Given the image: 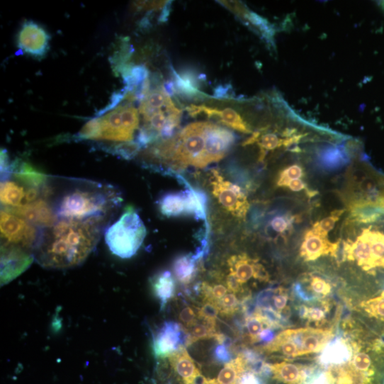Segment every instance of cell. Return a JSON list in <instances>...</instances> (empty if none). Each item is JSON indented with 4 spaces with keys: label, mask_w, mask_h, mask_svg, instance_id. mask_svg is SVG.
Here are the masks:
<instances>
[{
    "label": "cell",
    "mask_w": 384,
    "mask_h": 384,
    "mask_svg": "<svg viewBox=\"0 0 384 384\" xmlns=\"http://www.w3.org/2000/svg\"><path fill=\"white\" fill-rule=\"evenodd\" d=\"M297 295L305 301H315L324 298L332 290V287L324 278L311 276L302 283L295 285Z\"/></svg>",
    "instance_id": "20"
},
{
    "label": "cell",
    "mask_w": 384,
    "mask_h": 384,
    "mask_svg": "<svg viewBox=\"0 0 384 384\" xmlns=\"http://www.w3.org/2000/svg\"><path fill=\"white\" fill-rule=\"evenodd\" d=\"M227 286L230 291L237 293L242 290V286L238 282V281L230 273L227 278Z\"/></svg>",
    "instance_id": "40"
},
{
    "label": "cell",
    "mask_w": 384,
    "mask_h": 384,
    "mask_svg": "<svg viewBox=\"0 0 384 384\" xmlns=\"http://www.w3.org/2000/svg\"><path fill=\"white\" fill-rule=\"evenodd\" d=\"M28 189L17 181H2L1 203L4 208H16L26 205Z\"/></svg>",
    "instance_id": "23"
},
{
    "label": "cell",
    "mask_w": 384,
    "mask_h": 384,
    "mask_svg": "<svg viewBox=\"0 0 384 384\" xmlns=\"http://www.w3.org/2000/svg\"><path fill=\"white\" fill-rule=\"evenodd\" d=\"M191 115L205 113L210 118H218L219 121L227 126L244 133H251L252 130L242 116L234 109L226 108L223 111L208 108L205 106H191L187 108Z\"/></svg>",
    "instance_id": "19"
},
{
    "label": "cell",
    "mask_w": 384,
    "mask_h": 384,
    "mask_svg": "<svg viewBox=\"0 0 384 384\" xmlns=\"http://www.w3.org/2000/svg\"><path fill=\"white\" fill-rule=\"evenodd\" d=\"M152 288L162 308H164L175 293V283L171 273L165 271L157 274L153 278Z\"/></svg>",
    "instance_id": "26"
},
{
    "label": "cell",
    "mask_w": 384,
    "mask_h": 384,
    "mask_svg": "<svg viewBox=\"0 0 384 384\" xmlns=\"http://www.w3.org/2000/svg\"><path fill=\"white\" fill-rule=\"evenodd\" d=\"M361 307L370 317L384 322V291L379 295L363 302Z\"/></svg>",
    "instance_id": "29"
},
{
    "label": "cell",
    "mask_w": 384,
    "mask_h": 384,
    "mask_svg": "<svg viewBox=\"0 0 384 384\" xmlns=\"http://www.w3.org/2000/svg\"><path fill=\"white\" fill-rule=\"evenodd\" d=\"M2 245L34 249L39 233L34 225L5 210L1 212Z\"/></svg>",
    "instance_id": "7"
},
{
    "label": "cell",
    "mask_w": 384,
    "mask_h": 384,
    "mask_svg": "<svg viewBox=\"0 0 384 384\" xmlns=\"http://www.w3.org/2000/svg\"><path fill=\"white\" fill-rule=\"evenodd\" d=\"M382 7L384 9V1L382 2V4H381Z\"/></svg>",
    "instance_id": "44"
},
{
    "label": "cell",
    "mask_w": 384,
    "mask_h": 384,
    "mask_svg": "<svg viewBox=\"0 0 384 384\" xmlns=\"http://www.w3.org/2000/svg\"><path fill=\"white\" fill-rule=\"evenodd\" d=\"M275 333L271 328L264 329L259 335V341L271 342L275 338Z\"/></svg>",
    "instance_id": "43"
},
{
    "label": "cell",
    "mask_w": 384,
    "mask_h": 384,
    "mask_svg": "<svg viewBox=\"0 0 384 384\" xmlns=\"http://www.w3.org/2000/svg\"><path fill=\"white\" fill-rule=\"evenodd\" d=\"M329 312V305L326 303L320 305H305L301 307L300 313L303 319L316 324H323Z\"/></svg>",
    "instance_id": "28"
},
{
    "label": "cell",
    "mask_w": 384,
    "mask_h": 384,
    "mask_svg": "<svg viewBox=\"0 0 384 384\" xmlns=\"http://www.w3.org/2000/svg\"><path fill=\"white\" fill-rule=\"evenodd\" d=\"M292 220L287 216L277 215L273 218L269 223V227L274 233L283 235L290 230Z\"/></svg>",
    "instance_id": "37"
},
{
    "label": "cell",
    "mask_w": 384,
    "mask_h": 384,
    "mask_svg": "<svg viewBox=\"0 0 384 384\" xmlns=\"http://www.w3.org/2000/svg\"><path fill=\"white\" fill-rule=\"evenodd\" d=\"M4 210L26 220L35 226L44 228L52 226L57 221L51 203L43 198L22 207L4 208Z\"/></svg>",
    "instance_id": "12"
},
{
    "label": "cell",
    "mask_w": 384,
    "mask_h": 384,
    "mask_svg": "<svg viewBox=\"0 0 384 384\" xmlns=\"http://www.w3.org/2000/svg\"><path fill=\"white\" fill-rule=\"evenodd\" d=\"M140 149V146L136 142L131 141L116 145L109 148V150L116 155L130 159L133 158Z\"/></svg>",
    "instance_id": "33"
},
{
    "label": "cell",
    "mask_w": 384,
    "mask_h": 384,
    "mask_svg": "<svg viewBox=\"0 0 384 384\" xmlns=\"http://www.w3.org/2000/svg\"><path fill=\"white\" fill-rule=\"evenodd\" d=\"M346 258L365 272L375 275L384 270V228L373 225L362 230L356 240L344 247Z\"/></svg>",
    "instance_id": "5"
},
{
    "label": "cell",
    "mask_w": 384,
    "mask_h": 384,
    "mask_svg": "<svg viewBox=\"0 0 384 384\" xmlns=\"http://www.w3.org/2000/svg\"><path fill=\"white\" fill-rule=\"evenodd\" d=\"M33 256L21 247L2 245V278L9 281L23 272L32 263Z\"/></svg>",
    "instance_id": "16"
},
{
    "label": "cell",
    "mask_w": 384,
    "mask_h": 384,
    "mask_svg": "<svg viewBox=\"0 0 384 384\" xmlns=\"http://www.w3.org/2000/svg\"><path fill=\"white\" fill-rule=\"evenodd\" d=\"M317 159L320 164L328 169H335L349 161L346 150L341 146L327 145L318 149Z\"/></svg>",
    "instance_id": "25"
},
{
    "label": "cell",
    "mask_w": 384,
    "mask_h": 384,
    "mask_svg": "<svg viewBox=\"0 0 384 384\" xmlns=\"http://www.w3.org/2000/svg\"><path fill=\"white\" fill-rule=\"evenodd\" d=\"M179 320L188 329L199 320L198 310L196 312L191 307H185L179 313Z\"/></svg>",
    "instance_id": "38"
},
{
    "label": "cell",
    "mask_w": 384,
    "mask_h": 384,
    "mask_svg": "<svg viewBox=\"0 0 384 384\" xmlns=\"http://www.w3.org/2000/svg\"><path fill=\"white\" fill-rule=\"evenodd\" d=\"M188 330L181 324L167 321L160 327L153 339V351L157 358H168L181 347L186 346Z\"/></svg>",
    "instance_id": "8"
},
{
    "label": "cell",
    "mask_w": 384,
    "mask_h": 384,
    "mask_svg": "<svg viewBox=\"0 0 384 384\" xmlns=\"http://www.w3.org/2000/svg\"><path fill=\"white\" fill-rule=\"evenodd\" d=\"M199 260L196 254L181 255L176 257L173 263V271L176 280L184 285L193 281L198 273Z\"/></svg>",
    "instance_id": "24"
},
{
    "label": "cell",
    "mask_w": 384,
    "mask_h": 384,
    "mask_svg": "<svg viewBox=\"0 0 384 384\" xmlns=\"http://www.w3.org/2000/svg\"><path fill=\"white\" fill-rule=\"evenodd\" d=\"M50 40L49 34L43 27L29 21L23 25L18 43L20 50L27 55L43 57L49 50Z\"/></svg>",
    "instance_id": "9"
},
{
    "label": "cell",
    "mask_w": 384,
    "mask_h": 384,
    "mask_svg": "<svg viewBox=\"0 0 384 384\" xmlns=\"http://www.w3.org/2000/svg\"><path fill=\"white\" fill-rule=\"evenodd\" d=\"M199 320L188 328L186 346L202 339L215 338L218 333L215 325L203 320L199 322Z\"/></svg>",
    "instance_id": "27"
},
{
    "label": "cell",
    "mask_w": 384,
    "mask_h": 384,
    "mask_svg": "<svg viewBox=\"0 0 384 384\" xmlns=\"http://www.w3.org/2000/svg\"><path fill=\"white\" fill-rule=\"evenodd\" d=\"M334 339L330 329L304 327L280 332L261 350L267 354L294 358L320 353Z\"/></svg>",
    "instance_id": "3"
},
{
    "label": "cell",
    "mask_w": 384,
    "mask_h": 384,
    "mask_svg": "<svg viewBox=\"0 0 384 384\" xmlns=\"http://www.w3.org/2000/svg\"><path fill=\"white\" fill-rule=\"evenodd\" d=\"M211 184L215 197L227 211L238 218L247 216L249 204L239 185L227 180L216 169L212 170Z\"/></svg>",
    "instance_id": "6"
},
{
    "label": "cell",
    "mask_w": 384,
    "mask_h": 384,
    "mask_svg": "<svg viewBox=\"0 0 384 384\" xmlns=\"http://www.w3.org/2000/svg\"><path fill=\"white\" fill-rule=\"evenodd\" d=\"M170 366L182 384H208L209 378L203 375L196 361L181 347L168 356Z\"/></svg>",
    "instance_id": "11"
},
{
    "label": "cell",
    "mask_w": 384,
    "mask_h": 384,
    "mask_svg": "<svg viewBox=\"0 0 384 384\" xmlns=\"http://www.w3.org/2000/svg\"><path fill=\"white\" fill-rule=\"evenodd\" d=\"M246 326L252 342L259 341L260 334L264 329L270 328L264 319L256 312L247 317Z\"/></svg>",
    "instance_id": "30"
},
{
    "label": "cell",
    "mask_w": 384,
    "mask_h": 384,
    "mask_svg": "<svg viewBox=\"0 0 384 384\" xmlns=\"http://www.w3.org/2000/svg\"><path fill=\"white\" fill-rule=\"evenodd\" d=\"M339 249V242L332 244L328 240L327 236L312 230L305 236L300 248V255L305 261H312L325 255L336 256Z\"/></svg>",
    "instance_id": "17"
},
{
    "label": "cell",
    "mask_w": 384,
    "mask_h": 384,
    "mask_svg": "<svg viewBox=\"0 0 384 384\" xmlns=\"http://www.w3.org/2000/svg\"><path fill=\"white\" fill-rule=\"evenodd\" d=\"M102 225L69 220L57 221L40 232L34 257L48 269H69L82 264L94 250Z\"/></svg>",
    "instance_id": "1"
},
{
    "label": "cell",
    "mask_w": 384,
    "mask_h": 384,
    "mask_svg": "<svg viewBox=\"0 0 384 384\" xmlns=\"http://www.w3.org/2000/svg\"><path fill=\"white\" fill-rule=\"evenodd\" d=\"M158 206L161 213L167 218L188 215L186 191L164 195L159 201Z\"/></svg>",
    "instance_id": "22"
},
{
    "label": "cell",
    "mask_w": 384,
    "mask_h": 384,
    "mask_svg": "<svg viewBox=\"0 0 384 384\" xmlns=\"http://www.w3.org/2000/svg\"><path fill=\"white\" fill-rule=\"evenodd\" d=\"M100 135L99 118H95L87 122L77 135V139L98 140Z\"/></svg>",
    "instance_id": "34"
},
{
    "label": "cell",
    "mask_w": 384,
    "mask_h": 384,
    "mask_svg": "<svg viewBox=\"0 0 384 384\" xmlns=\"http://www.w3.org/2000/svg\"><path fill=\"white\" fill-rule=\"evenodd\" d=\"M197 310L199 320L216 325V320L220 313L218 303L210 300H204L203 306Z\"/></svg>",
    "instance_id": "31"
},
{
    "label": "cell",
    "mask_w": 384,
    "mask_h": 384,
    "mask_svg": "<svg viewBox=\"0 0 384 384\" xmlns=\"http://www.w3.org/2000/svg\"><path fill=\"white\" fill-rule=\"evenodd\" d=\"M344 213V210H336L333 212L330 216L317 222L313 226L312 230L318 233L327 236L328 233L334 229L336 223L339 221Z\"/></svg>",
    "instance_id": "32"
},
{
    "label": "cell",
    "mask_w": 384,
    "mask_h": 384,
    "mask_svg": "<svg viewBox=\"0 0 384 384\" xmlns=\"http://www.w3.org/2000/svg\"><path fill=\"white\" fill-rule=\"evenodd\" d=\"M304 175V169L299 164H293L282 171L278 180V186H286V184L294 179H298Z\"/></svg>",
    "instance_id": "36"
},
{
    "label": "cell",
    "mask_w": 384,
    "mask_h": 384,
    "mask_svg": "<svg viewBox=\"0 0 384 384\" xmlns=\"http://www.w3.org/2000/svg\"><path fill=\"white\" fill-rule=\"evenodd\" d=\"M99 118L100 135L98 140L120 142H131L133 135L125 128L123 117L122 106H118L113 111Z\"/></svg>",
    "instance_id": "14"
},
{
    "label": "cell",
    "mask_w": 384,
    "mask_h": 384,
    "mask_svg": "<svg viewBox=\"0 0 384 384\" xmlns=\"http://www.w3.org/2000/svg\"><path fill=\"white\" fill-rule=\"evenodd\" d=\"M230 274L241 286L252 278L269 281V276L262 265L245 254L235 255L228 260Z\"/></svg>",
    "instance_id": "13"
},
{
    "label": "cell",
    "mask_w": 384,
    "mask_h": 384,
    "mask_svg": "<svg viewBox=\"0 0 384 384\" xmlns=\"http://www.w3.org/2000/svg\"><path fill=\"white\" fill-rule=\"evenodd\" d=\"M285 187H288L293 191H300L307 188L306 184L300 179L290 181Z\"/></svg>",
    "instance_id": "42"
},
{
    "label": "cell",
    "mask_w": 384,
    "mask_h": 384,
    "mask_svg": "<svg viewBox=\"0 0 384 384\" xmlns=\"http://www.w3.org/2000/svg\"><path fill=\"white\" fill-rule=\"evenodd\" d=\"M215 358L221 363H227L232 359L229 347L224 344H219L214 351Z\"/></svg>",
    "instance_id": "39"
},
{
    "label": "cell",
    "mask_w": 384,
    "mask_h": 384,
    "mask_svg": "<svg viewBox=\"0 0 384 384\" xmlns=\"http://www.w3.org/2000/svg\"><path fill=\"white\" fill-rule=\"evenodd\" d=\"M218 305L222 315L230 316L238 311L239 301L235 293H231L227 294L223 298H222L218 303Z\"/></svg>",
    "instance_id": "35"
},
{
    "label": "cell",
    "mask_w": 384,
    "mask_h": 384,
    "mask_svg": "<svg viewBox=\"0 0 384 384\" xmlns=\"http://www.w3.org/2000/svg\"><path fill=\"white\" fill-rule=\"evenodd\" d=\"M249 369L247 361L242 354H239L236 358L225 364L216 378H211V384H241L244 374Z\"/></svg>",
    "instance_id": "21"
},
{
    "label": "cell",
    "mask_w": 384,
    "mask_h": 384,
    "mask_svg": "<svg viewBox=\"0 0 384 384\" xmlns=\"http://www.w3.org/2000/svg\"><path fill=\"white\" fill-rule=\"evenodd\" d=\"M273 378L284 384H305L315 367L284 361L269 364Z\"/></svg>",
    "instance_id": "18"
},
{
    "label": "cell",
    "mask_w": 384,
    "mask_h": 384,
    "mask_svg": "<svg viewBox=\"0 0 384 384\" xmlns=\"http://www.w3.org/2000/svg\"><path fill=\"white\" fill-rule=\"evenodd\" d=\"M241 384H261V382L254 372L249 371L244 374Z\"/></svg>",
    "instance_id": "41"
},
{
    "label": "cell",
    "mask_w": 384,
    "mask_h": 384,
    "mask_svg": "<svg viewBox=\"0 0 384 384\" xmlns=\"http://www.w3.org/2000/svg\"><path fill=\"white\" fill-rule=\"evenodd\" d=\"M120 201L112 187L86 182L72 186L51 205L61 220L102 225Z\"/></svg>",
    "instance_id": "2"
},
{
    "label": "cell",
    "mask_w": 384,
    "mask_h": 384,
    "mask_svg": "<svg viewBox=\"0 0 384 384\" xmlns=\"http://www.w3.org/2000/svg\"><path fill=\"white\" fill-rule=\"evenodd\" d=\"M357 346L342 337L332 339L321 351L319 363L323 366H337L349 363Z\"/></svg>",
    "instance_id": "15"
},
{
    "label": "cell",
    "mask_w": 384,
    "mask_h": 384,
    "mask_svg": "<svg viewBox=\"0 0 384 384\" xmlns=\"http://www.w3.org/2000/svg\"><path fill=\"white\" fill-rule=\"evenodd\" d=\"M145 237L143 222L137 212L128 207L119 220L107 230L105 240L114 255L126 259L136 254Z\"/></svg>",
    "instance_id": "4"
},
{
    "label": "cell",
    "mask_w": 384,
    "mask_h": 384,
    "mask_svg": "<svg viewBox=\"0 0 384 384\" xmlns=\"http://www.w3.org/2000/svg\"><path fill=\"white\" fill-rule=\"evenodd\" d=\"M206 154L209 164L222 159L234 145L236 137L230 130L205 122Z\"/></svg>",
    "instance_id": "10"
}]
</instances>
